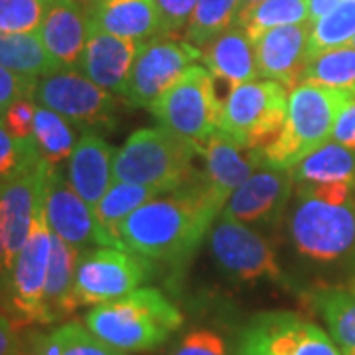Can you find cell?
Listing matches in <instances>:
<instances>
[{
    "mask_svg": "<svg viewBox=\"0 0 355 355\" xmlns=\"http://www.w3.org/2000/svg\"><path fill=\"white\" fill-rule=\"evenodd\" d=\"M312 34V22L279 26L263 32L254 40V55L259 65V77L279 81L292 91L304 81L308 64V42Z\"/></svg>",
    "mask_w": 355,
    "mask_h": 355,
    "instance_id": "e0dca14e",
    "label": "cell"
},
{
    "mask_svg": "<svg viewBox=\"0 0 355 355\" xmlns=\"http://www.w3.org/2000/svg\"><path fill=\"white\" fill-rule=\"evenodd\" d=\"M196 154L200 150L191 140L168 128H139L114 153L113 180L154 186L170 193L193 176Z\"/></svg>",
    "mask_w": 355,
    "mask_h": 355,
    "instance_id": "5b68a950",
    "label": "cell"
},
{
    "mask_svg": "<svg viewBox=\"0 0 355 355\" xmlns=\"http://www.w3.org/2000/svg\"><path fill=\"white\" fill-rule=\"evenodd\" d=\"M16 355H62L60 343L55 334H42V331H28Z\"/></svg>",
    "mask_w": 355,
    "mask_h": 355,
    "instance_id": "60d3db41",
    "label": "cell"
},
{
    "mask_svg": "<svg viewBox=\"0 0 355 355\" xmlns=\"http://www.w3.org/2000/svg\"><path fill=\"white\" fill-rule=\"evenodd\" d=\"M221 105L214 73L207 67L191 65L148 111L160 127L191 140L200 150L219 130Z\"/></svg>",
    "mask_w": 355,
    "mask_h": 355,
    "instance_id": "8992f818",
    "label": "cell"
},
{
    "mask_svg": "<svg viewBox=\"0 0 355 355\" xmlns=\"http://www.w3.org/2000/svg\"><path fill=\"white\" fill-rule=\"evenodd\" d=\"M209 249L229 279L237 282L268 280L286 286L272 245L247 223L219 214L209 233Z\"/></svg>",
    "mask_w": 355,
    "mask_h": 355,
    "instance_id": "7c38bea8",
    "label": "cell"
},
{
    "mask_svg": "<svg viewBox=\"0 0 355 355\" xmlns=\"http://www.w3.org/2000/svg\"><path fill=\"white\" fill-rule=\"evenodd\" d=\"M239 14V0H198L184 40L202 50L205 44L235 24Z\"/></svg>",
    "mask_w": 355,
    "mask_h": 355,
    "instance_id": "1f68e13d",
    "label": "cell"
},
{
    "mask_svg": "<svg viewBox=\"0 0 355 355\" xmlns=\"http://www.w3.org/2000/svg\"><path fill=\"white\" fill-rule=\"evenodd\" d=\"M48 166L44 158L0 184V239L6 272L28 241L32 223L44 205V182Z\"/></svg>",
    "mask_w": 355,
    "mask_h": 355,
    "instance_id": "9a60e30c",
    "label": "cell"
},
{
    "mask_svg": "<svg viewBox=\"0 0 355 355\" xmlns=\"http://www.w3.org/2000/svg\"><path fill=\"white\" fill-rule=\"evenodd\" d=\"M235 355H342L330 336L294 312H261L243 328Z\"/></svg>",
    "mask_w": 355,
    "mask_h": 355,
    "instance_id": "8fae6325",
    "label": "cell"
},
{
    "mask_svg": "<svg viewBox=\"0 0 355 355\" xmlns=\"http://www.w3.org/2000/svg\"><path fill=\"white\" fill-rule=\"evenodd\" d=\"M349 46H352V48H355V36H354V40L349 42Z\"/></svg>",
    "mask_w": 355,
    "mask_h": 355,
    "instance_id": "681fc988",
    "label": "cell"
},
{
    "mask_svg": "<svg viewBox=\"0 0 355 355\" xmlns=\"http://www.w3.org/2000/svg\"><path fill=\"white\" fill-rule=\"evenodd\" d=\"M355 36V0H340L330 12L312 24L308 55L349 46Z\"/></svg>",
    "mask_w": 355,
    "mask_h": 355,
    "instance_id": "d6a6232c",
    "label": "cell"
},
{
    "mask_svg": "<svg viewBox=\"0 0 355 355\" xmlns=\"http://www.w3.org/2000/svg\"><path fill=\"white\" fill-rule=\"evenodd\" d=\"M200 51L205 67L229 89L239 87L259 77L254 44L243 26L233 24Z\"/></svg>",
    "mask_w": 355,
    "mask_h": 355,
    "instance_id": "7402d4cb",
    "label": "cell"
},
{
    "mask_svg": "<svg viewBox=\"0 0 355 355\" xmlns=\"http://www.w3.org/2000/svg\"><path fill=\"white\" fill-rule=\"evenodd\" d=\"M40 153L32 139H16L0 119V184L8 178L16 176L30 164L38 162Z\"/></svg>",
    "mask_w": 355,
    "mask_h": 355,
    "instance_id": "e575fe53",
    "label": "cell"
},
{
    "mask_svg": "<svg viewBox=\"0 0 355 355\" xmlns=\"http://www.w3.org/2000/svg\"><path fill=\"white\" fill-rule=\"evenodd\" d=\"M34 101L65 116L71 125L83 128V132L113 128L119 114V101L113 93L69 67L38 79Z\"/></svg>",
    "mask_w": 355,
    "mask_h": 355,
    "instance_id": "9c48e42d",
    "label": "cell"
},
{
    "mask_svg": "<svg viewBox=\"0 0 355 355\" xmlns=\"http://www.w3.org/2000/svg\"><path fill=\"white\" fill-rule=\"evenodd\" d=\"M148 261L132 251L111 247L83 251L77 259L73 282L77 308L105 304L137 291L153 275Z\"/></svg>",
    "mask_w": 355,
    "mask_h": 355,
    "instance_id": "30bf717a",
    "label": "cell"
},
{
    "mask_svg": "<svg viewBox=\"0 0 355 355\" xmlns=\"http://www.w3.org/2000/svg\"><path fill=\"white\" fill-rule=\"evenodd\" d=\"M164 191L154 186L144 184H130V182H114L103 200L97 203L95 214L114 239H119V227L132 211H137L140 205L150 202L154 198L162 196ZM121 241V239H119ZM123 243V241H121Z\"/></svg>",
    "mask_w": 355,
    "mask_h": 355,
    "instance_id": "f1b7e54d",
    "label": "cell"
},
{
    "mask_svg": "<svg viewBox=\"0 0 355 355\" xmlns=\"http://www.w3.org/2000/svg\"><path fill=\"white\" fill-rule=\"evenodd\" d=\"M288 233L298 253L336 263L355 249V184L294 186Z\"/></svg>",
    "mask_w": 355,
    "mask_h": 355,
    "instance_id": "7a4b0ae2",
    "label": "cell"
},
{
    "mask_svg": "<svg viewBox=\"0 0 355 355\" xmlns=\"http://www.w3.org/2000/svg\"><path fill=\"white\" fill-rule=\"evenodd\" d=\"M355 99L352 93L302 81L288 93L286 121L280 135L257 148L266 164L292 170L302 158L330 142L338 116Z\"/></svg>",
    "mask_w": 355,
    "mask_h": 355,
    "instance_id": "277c9868",
    "label": "cell"
},
{
    "mask_svg": "<svg viewBox=\"0 0 355 355\" xmlns=\"http://www.w3.org/2000/svg\"><path fill=\"white\" fill-rule=\"evenodd\" d=\"M196 60H202V51L186 40L160 34L142 42L123 95L125 103L130 109H148Z\"/></svg>",
    "mask_w": 355,
    "mask_h": 355,
    "instance_id": "5bb4252c",
    "label": "cell"
},
{
    "mask_svg": "<svg viewBox=\"0 0 355 355\" xmlns=\"http://www.w3.org/2000/svg\"><path fill=\"white\" fill-rule=\"evenodd\" d=\"M200 154H203L205 158L203 176L207 190L221 207H225L233 191L263 162V156L257 148H243L233 140H229L221 130H217L203 144Z\"/></svg>",
    "mask_w": 355,
    "mask_h": 355,
    "instance_id": "d6986e66",
    "label": "cell"
},
{
    "mask_svg": "<svg viewBox=\"0 0 355 355\" xmlns=\"http://www.w3.org/2000/svg\"><path fill=\"white\" fill-rule=\"evenodd\" d=\"M257 2H261V0H239V12H241L243 8H247L251 4H257Z\"/></svg>",
    "mask_w": 355,
    "mask_h": 355,
    "instance_id": "bcb514c9",
    "label": "cell"
},
{
    "mask_svg": "<svg viewBox=\"0 0 355 355\" xmlns=\"http://www.w3.org/2000/svg\"><path fill=\"white\" fill-rule=\"evenodd\" d=\"M2 116H4V113H2V111H0V119H2Z\"/></svg>",
    "mask_w": 355,
    "mask_h": 355,
    "instance_id": "f907efd6",
    "label": "cell"
},
{
    "mask_svg": "<svg viewBox=\"0 0 355 355\" xmlns=\"http://www.w3.org/2000/svg\"><path fill=\"white\" fill-rule=\"evenodd\" d=\"M340 0H310V22L314 24L318 18L328 14Z\"/></svg>",
    "mask_w": 355,
    "mask_h": 355,
    "instance_id": "ee69618b",
    "label": "cell"
},
{
    "mask_svg": "<svg viewBox=\"0 0 355 355\" xmlns=\"http://www.w3.org/2000/svg\"><path fill=\"white\" fill-rule=\"evenodd\" d=\"M6 275V265H4V249H2V239H0V279Z\"/></svg>",
    "mask_w": 355,
    "mask_h": 355,
    "instance_id": "f6af8a7d",
    "label": "cell"
},
{
    "mask_svg": "<svg viewBox=\"0 0 355 355\" xmlns=\"http://www.w3.org/2000/svg\"><path fill=\"white\" fill-rule=\"evenodd\" d=\"M354 284H355V282H354Z\"/></svg>",
    "mask_w": 355,
    "mask_h": 355,
    "instance_id": "816d5d0a",
    "label": "cell"
},
{
    "mask_svg": "<svg viewBox=\"0 0 355 355\" xmlns=\"http://www.w3.org/2000/svg\"><path fill=\"white\" fill-rule=\"evenodd\" d=\"M288 93L272 79H254L229 89L221 105L219 130L243 148H265L284 127Z\"/></svg>",
    "mask_w": 355,
    "mask_h": 355,
    "instance_id": "52a82bcc",
    "label": "cell"
},
{
    "mask_svg": "<svg viewBox=\"0 0 355 355\" xmlns=\"http://www.w3.org/2000/svg\"><path fill=\"white\" fill-rule=\"evenodd\" d=\"M308 306L324 320L342 352H355V284L316 286L304 294Z\"/></svg>",
    "mask_w": 355,
    "mask_h": 355,
    "instance_id": "d4e9b609",
    "label": "cell"
},
{
    "mask_svg": "<svg viewBox=\"0 0 355 355\" xmlns=\"http://www.w3.org/2000/svg\"><path fill=\"white\" fill-rule=\"evenodd\" d=\"M38 103L32 99H18L4 113V125L16 139H32L34 137V119H36Z\"/></svg>",
    "mask_w": 355,
    "mask_h": 355,
    "instance_id": "ab89813d",
    "label": "cell"
},
{
    "mask_svg": "<svg viewBox=\"0 0 355 355\" xmlns=\"http://www.w3.org/2000/svg\"><path fill=\"white\" fill-rule=\"evenodd\" d=\"M113 146L99 132H83L67 160L71 188L95 209L113 184Z\"/></svg>",
    "mask_w": 355,
    "mask_h": 355,
    "instance_id": "44dd1931",
    "label": "cell"
},
{
    "mask_svg": "<svg viewBox=\"0 0 355 355\" xmlns=\"http://www.w3.org/2000/svg\"><path fill=\"white\" fill-rule=\"evenodd\" d=\"M0 65L14 73L36 79L62 69L42 44L38 32L0 34Z\"/></svg>",
    "mask_w": 355,
    "mask_h": 355,
    "instance_id": "4316f807",
    "label": "cell"
},
{
    "mask_svg": "<svg viewBox=\"0 0 355 355\" xmlns=\"http://www.w3.org/2000/svg\"><path fill=\"white\" fill-rule=\"evenodd\" d=\"M89 16L79 0H48L38 36L50 55L62 65L76 69L87 44Z\"/></svg>",
    "mask_w": 355,
    "mask_h": 355,
    "instance_id": "ffe728a7",
    "label": "cell"
},
{
    "mask_svg": "<svg viewBox=\"0 0 355 355\" xmlns=\"http://www.w3.org/2000/svg\"><path fill=\"white\" fill-rule=\"evenodd\" d=\"M294 186L355 184V153L336 140L326 142L292 168Z\"/></svg>",
    "mask_w": 355,
    "mask_h": 355,
    "instance_id": "484cf974",
    "label": "cell"
},
{
    "mask_svg": "<svg viewBox=\"0 0 355 355\" xmlns=\"http://www.w3.org/2000/svg\"><path fill=\"white\" fill-rule=\"evenodd\" d=\"M304 81L345 91L355 97V48L342 46L310 55L304 69Z\"/></svg>",
    "mask_w": 355,
    "mask_h": 355,
    "instance_id": "4dcf8cb0",
    "label": "cell"
},
{
    "mask_svg": "<svg viewBox=\"0 0 355 355\" xmlns=\"http://www.w3.org/2000/svg\"><path fill=\"white\" fill-rule=\"evenodd\" d=\"M304 22H310V0H261L243 8L235 20L253 42L270 28Z\"/></svg>",
    "mask_w": 355,
    "mask_h": 355,
    "instance_id": "83f0119b",
    "label": "cell"
},
{
    "mask_svg": "<svg viewBox=\"0 0 355 355\" xmlns=\"http://www.w3.org/2000/svg\"><path fill=\"white\" fill-rule=\"evenodd\" d=\"M51 253V229L44 216V205L32 223L28 241L18 253L10 270L0 279V296H4L10 318L18 328L46 326L44 288L48 279Z\"/></svg>",
    "mask_w": 355,
    "mask_h": 355,
    "instance_id": "ba28073f",
    "label": "cell"
},
{
    "mask_svg": "<svg viewBox=\"0 0 355 355\" xmlns=\"http://www.w3.org/2000/svg\"><path fill=\"white\" fill-rule=\"evenodd\" d=\"M48 0H0V34L38 32Z\"/></svg>",
    "mask_w": 355,
    "mask_h": 355,
    "instance_id": "836d02e7",
    "label": "cell"
},
{
    "mask_svg": "<svg viewBox=\"0 0 355 355\" xmlns=\"http://www.w3.org/2000/svg\"><path fill=\"white\" fill-rule=\"evenodd\" d=\"M34 142L46 164L60 166L69 160L76 148V130L65 116L38 105L34 119Z\"/></svg>",
    "mask_w": 355,
    "mask_h": 355,
    "instance_id": "f546056e",
    "label": "cell"
},
{
    "mask_svg": "<svg viewBox=\"0 0 355 355\" xmlns=\"http://www.w3.org/2000/svg\"><path fill=\"white\" fill-rule=\"evenodd\" d=\"M162 34L164 36H176L186 32L190 24L193 10L198 6V0H154Z\"/></svg>",
    "mask_w": 355,
    "mask_h": 355,
    "instance_id": "74e56055",
    "label": "cell"
},
{
    "mask_svg": "<svg viewBox=\"0 0 355 355\" xmlns=\"http://www.w3.org/2000/svg\"><path fill=\"white\" fill-rule=\"evenodd\" d=\"M140 44L142 42L119 38L89 26L87 44L77 69L95 85L123 97Z\"/></svg>",
    "mask_w": 355,
    "mask_h": 355,
    "instance_id": "ac0fdd59",
    "label": "cell"
},
{
    "mask_svg": "<svg viewBox=\"0 0 355 355\" xmlns=\"http://www.w3.org/2000/svg\"><path fill=\"white\" fill-rule=\"evenodd\" d=\"M38 79L14 73L0 65V111L6 113L8 107L18 99H34Z\"/></svg>",
    "mask_w": 355,
    "mask_h": 355,
    "instance_id": "f35d334b",
    "label": "cell"
},
{
    "mask_svg": "<svg viewBox=\"0 0 355 355\" xmlns=\"http://www.w3.org/2000/svg\"><path fill=\"white\" fill-rule=\"evenodd\" d=\"M294 191V174L265 160L229 198L223 216L241 223H279Z\"/></svg>",
    "mask_w": 355,
    "mask_h": 355,
    "instance_id": "2e32d148",
    "label": "cell"
},
{
    "mask_svg": "<svg viewBox=\"0 0 355 355\" xmlns=\"http://www.w3.org/2000/svg\"><path fill=\"white\" fill-rule=\"evenodd\" d=\"M221 211L223 207L207 190L203 172L196 170L168 198H154L132 211L121 223L119 239L140 257L180 265L198 251Z\"/></svg>",
    "mask_w": 355,
    "mask_h": 355,
    "instance_id": "6da1fadb",
    "label": "cell"
},
{
    "mask_svg": "<svg viewBox=\"0 0 355 355\" xmlns=\"http://www.w3.org/2000/svg\"><path fill=\"white\" fill-rule=\"evenodd\" d=\"M184 324V316L164 292L137 288L125 296L93 306L85 328L121 352H150L166 343Z\"/></svg>",
    "mask_w": 355,
    "mask_h": 355,
    "instance_id": "3957f363",
    "label": "cell"
},
{
    "mask_svg": "<svg viewBox=\"0 0 355 355\" xmlns=\"http://www.w3.org/2000/svg\"><path fill=\"white\" fill-rule=\"evenodd\" d=\"M168 355H231L227 342L214 330L196 328L180 338Z\"/></svg>",
    "mask_w": 355,
    "mask_h": 355,
    "instance_id": "8d00e7d4",
    "label": "cell"
},
{
    "mask_svg": "<svg viewBox=\"0 0 355 355\" xmlns=\"http://www.w3.org/2000/svg\"><path fill=\"white\" fill-rule=\"evenodd\" d=\"M18 324L8 312L0 308V355H16L20 349L22 338L18 336Z\"/></svg>",
    "mask_w": 355,
    "mask_h": 355,
    "instance_id": "7bdbcfd3",
    "label": "cell"
},
{
    "mask_svg": "<svg viewBox=\"0 0 355 355\" xmlns=\"http://www.w3.org/2000/svg\"><path fill=\"white\" fill-rule=\"evenodd\" d=\"M44 216L50 225L51 233L64 239L79 253L111 247L125 249L127 247L103 227L95 209L77 193L69 180L58 170V166H48L46 182H44Z\"/></svg>",
    "mask_w": 355,
    "mask_h": 355,
    "instance_id": "4fadbf2b",
    "label": "cell"
},
{
    "mask_svg": "<svg viewBox=\"0 0 355 355\" xmlns=\"http://www.w3.org/2000/svg\"><path fill=\"white\" fill-rule=\"evenodd\" d=\"M79 251L67 245L64 239L51 233V253L48 279L44 288V316L46 326L62 322L77 310L73 298L76 266Z\"/></svg>",
    "mask_w": 355,
    "mask_h": 355,
    "instance_id": "cb8c5ba5",
    "label": "cell"
},
{
    "mask_svg": "<svg viewBox=\"0 0 355 355\" xmlns=\"http://www.w3.org/2000/svg\"><path fill=\"white\" fill-rule=\"evenodd\" d=\"M53 334L58 338L62 355H125V352L114 349L109 343L95 338L79 322H67L53 330Z\"/></svg>",
    "mask_w": 355,
    "mask_h": 355,
    "instance_id": "d590c367",
    "label": "cell"
},
{
    "mask_svg": "<svg viewBox=\"0 0 355 355\" xmlns=\"http://www.w3.org/2000/svg\"><path fill=\"white\" fill-rule=\"evenodd\" d=\"M89 26L119 38L148 42L162 34L154 0H105L87 10Z\"/></svg>",
    "mask_w": 355,
    "mask_h": 355,
    "instance_id": "603a6c76",
    "label": "cell"
},
{
    "mask_svg": "<svg viewBox=\"0 0 355 355\" xmlns=\"http://www.w3.org/2000/svg\"><path fill=\"white\" fill-rule=\"evenodd\" d=\"M331 139L343 144V146H347V148H352L355 153V99L347 103V107L338 116Z\"/></svg>",
    "mask_w": 355,
    "mask_h": 355,
    "instance_id": "b9f144b4",
    "label": "cell"
},
{
    "mask_svg": "<svg viewBox=\"0 0 355 355\" xmlns=\"http://www.w3.org/2000/svg\"><path fill=\"white\" fill-rule=\"evenodd\" d=\"M101 2H105V0H89L91 6H97V4H101Z\"/></svg>",
    "mask_w": 355,
    "mask_h": 355,
    "instance_id": "7dc6e473",
    "label": "cell"
},
{
    "mask_svg": "<svg viewBox=\"0 0 355 355\" xmlns=\"http://www.w3.org/2000/svg\"><path fill=\"white\" fill-rule=\"evenodd\" d=\"M342 355H355V352H342Z\"/></svg>",
    "mask_w": 355,
    "mask_h": 355,
    "instance_id": "c3c4849f",
    "label": "cell"
}]
</instances>
